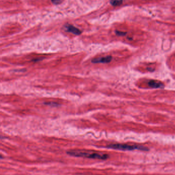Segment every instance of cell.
Listing matches in <instances>:
<instances>
[{
    "mask_svg": "<svg viewBox=\"0 0 175 175\" xmlns=\"http://www.w3.org/2000/svg\"><path fill=\"white\" fill-rule=\"evenodd\" d=\"M45 104H47V105H49V106H59V104L56 102H46L45 103Z\"/></svg>",
    "mask_w": 175,
    "mask_h": 175,
    "instance_id": "obj_9",
    "label": "cell"
},
{
    "mask_svg": "<svg viewBox=\"0 0 175 175\" xmlns=\"http://www.w3.org/2000/svg\"><path fill=\"white\" fill-rule=\"evenodd\" d=\"M115 32H116V34L117 35H118V36H124V35H127V33L125 32L118 31V30H116V31H115Z\"/></svg>",
    "mask_w": 175,
    "mask_h": 175,
    "instance_id": "obj_7",
    "label": "cell"
},
{
    "mask_svg": "<svg viewBox=\"0 0 175 175\" xmlns=\"http://www.w3.org/2000/svg\"><path fill=\"white\" fill-rule=\"evenodd\" d=\"M107 148L115 150H119L122 151H133L135 150H139L148 151V149L146 147L138 145H131L129 144H109Z\"/></svg>",
    "mask_w": 175,
    "mask_h": 175,
    "instance_id": "obj_2",
    "label": "cell"
},
{
    "mask_svg": "<svg viewBox=\"0 0 175 175\" xmlns=\"http://www.w3.org/2000/svg\"><path fill=\"white\" fill-rule=\"evenodd\" d=\"M123 0H111L110 3L113 6H117L122 4Z\"/></svg>",
    "mask_w": 175,
    "mask_h": 175,
    "instance_id": "obj_6",
    "label": "cell"
},
{
    "mask_svg": "<svg viewBox=\"0 0 175 175\" xmlns=\"http://www.w3.org/2000/svg\"><path fill=\"white\" fill-rule=\"evenodd\" d=\"M67 153L70 156L78 157H85V158L105 160L108 158V155L101 154L96 152L85 151L82 150L69 151Z\"/></svg>",
    "mask_w": 175,
    "mask_h": 175,
    "instance_id": "obj_1",
    "label": "cell"
},
{
    "mask_svg": "<svg viewBox=\"0 0 175 175\" xmlns=\"http://www.w3.org/2000/svg\"><path fill=\"white\" fill-rule=\"evenodd\" d=\"M112 60V57L111 56H107L105 57H101V58H93L92 60V62L93 64H98V63H108L111 62Z\"/></svg>",
    "mask_w": 175,
    "mask_h": 175,
    "instance_id": "obj_3",
    "label": "cell"
},
{
    "mask_svg": "<svg viewBox=\"0 0 175 175\" xmlns=\"http://www.w3.org/2000/svg\"><path fill=\"white\" fill-rule=\"evenodd\" d=\"M65 31L68 32L72 33L74 35H79L82 33V31L80 30V29H78L76 27L74 26L73 25L70 24H67L65 26Z\"/></svg>",
    "mask_w": 175,
    "mask_h": 175,
    "instance_id": "obj_4",
    "label": "cell"
},
{
    "mask_svg": "<svg viewBox=\"0 0 175 175\" xmlns=\"http://www.w3.org/2000/svg\"><path fill=\"white\" fill-rule=\"evenodd\" d=\"M51 2L54 5H58L62 3L61 0H51Z\"/></svg>",
    "mask_w": 175,
    "mask_h": 175,
    "instance_id": "obj_8",
    "label": "cell"
},
{
    "mask_svg": "<svg viewBox=\"0 0 175 175\" xmlns=\"http://www.w3.org/2000/svg\"><path fill=\"white\" fill-rule=\"evenodd\" d=\"M148 85L152 88H163L164 86L163 84L161 82L153 80L149 81V82L148 83Z\"/></svg>",
    "mask_w": 175,
    "mask_h": 175,
    "instance_id": "obj_5",
    "label": "cell"
}]
</instances>
